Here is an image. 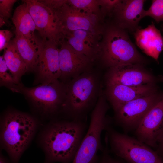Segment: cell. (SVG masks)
I'll list each match as a JSON object with an SVG mask.
<instances>
[{
  "label": "cell",
  "mask_w": 163,
  "mask_h": 163,
  "mask_svg": "<svg viewBox=\"0 0 163 163\" xmlns=\"http://www.w3.org/2000/svg\"><path fill=\"white\" fill-rule=\"evenodd\" d=\"M136 138L150 147H157L163 138V95L135 130Z\"/></svg>",
  "instance_id": "obj_12"
},
{
  "label": "cell",
  "mask_w": 163,
  "mask_h": 163,
  "mask_svg": "<svg viewBox=\"0 0 163 163\" xmlns=\"http://www.w3.org/2000/svg\"><path fill=\"white\" fill-rule=\"evenodd\" d=\"M66 88V83L57 79L32 87L21 83L12 91L22 94L33 111L42 118L51 120L60 114Z\"/></svg>",
  "instance_id": "obj_5"
},
{
  "label": "cell",
  "mask_w": 163,
  "mask_h": 163,
  "mask_svg": "<svg viewBox=\"0 0 163 163\" xmlns=\"http://www.w3.org/2000/svg\"><path fill=\"white\" fill-rule=\"evenodd\" d=\"M64 33L65 40L73 49L93 62L96 60L101 34L83 30Z\"/></svg>",
  "instance_id": "obj_16"
},
{
  "label": "cell",
  "mask_w": 163,
  "mask_h": 163,
  "mask_svg": "<svg viewBox=\"0 0 163 163\" xmlns=\"http://www.w3.org/2000/svg\"><path fill=\"white\" fill-rule=\"evenodd\" d=\"M16 0H0V27L9 24L13 7Z\"/></svg>",
  "instance_id": "obj_25"
},
{
  "label": "cell",
  "mask_w": 163,
  "mask_h": 163,
  "mask_svg": "<svg viewBox=\"0 0 163 163\" xmlns=\"http://www.w3.org/2000/svg\"><path fill=\"white\" fill-rule=\"evenodd\" d=\"M66 97L60 114L63 118L86 121L95 107L102 85L98 71L92 68L66 83Z\"/></svg>",
  "instance_id": "obj_3"
},
{
  "label": "cell",
  "mask_w": 163,
  "mask_h": 163,
  "mask_svg": "<svg viewBox=\"0 0 163 163\" xmlns=\"http://www.w3.org/2000/svg\"><path fill=\"white\" fill-rule=\"evenodd\" d=\"M22 1L27 5L41 39L43 41H49L58 46H60L65 39L64 30L53 11L39 0Z\"/></svg>",
  "instance_id": "obj_8"
},
{
  "label": "cell",
  "mask_w": 163,
  "mask_h": 163,
  "mask_svg": "<svg viewBox=\"0 0 163 163\" xmlns=\"http://www.w3.org/2000/svg\"><path fill=\"white\" fill-rule=\"evenodd\" d=\"M13 33L10 30H0V51L5 49L13 37Z\"/></svg>",
  "instance_id": "obj_27"
},
{
  "label": "cell",
  "mask_w": 163,
  "mask_h": 163,
  "mask_svg": "<svg viewBox=\"0 0 163 163\" xmlns=\"http://www.w3.org/2000/svg\"><path fill=\"white\" fill-rule=\"evenodd\" d=\"M0 163H8L6 158L1 153Z\"/></svg>",
  "instance_id": "obj_31"
},
{
  "label": "cell",
  "mask_w": 163,
  "mask_h": 163,
  "mask_svg": "<svg viewBox=\"0 0 163 163\" xmlns=\"http://www.w3.org/2000/svg\"><path fill=\"white\" fill-rule=\"evenodd\" d=\"M133 34L135 43L145 53L157 61L163 50V38L154 23L144 29H138Z\"/></svg>",
  "instance_id": "obj_18"
},
{
  "label": "cell",
  "mask_w": 163,
  "mask_h": 163,
  "mask_svg": "<svg viewBox=\"0 0 163 163\" xmlns=\"http://www.w3.org/2000/svg\"><path fill=\"white\" fill-rule=\"evenodd\" d=\"M1 147L11 163H18L40 128V120L27 113L9 108L0 118Z\"/></svg>",
  "instance_id": "obj_2"
},
{
  "label": "cell",
  "mask_w": 163,
  "mask_h": 163,
  "mask_svg": "<svg viewBox=\"0 0 163 163\" xmlns=\"http://www.w3.org/2000/svg\"><path fill=\"white\" fill-rule=\"evenodd\" d=\"M96 60L109 68L147 62L131 40L127 31L113 21L104 23Z\"/></svg>",
  "instance_id": "obj_4"
},
{
  "label": "cell",
  "mask_w": 163,
  "mask_h": 163,
  "mask_svg": "<svg viewBox=\"0 0 163 163\" xmlns=\"http://www.w3.org/2000/svg\"><path fill=\"white\" fill-rule=\"evenodd\" d=\"M59 57L61 73L59 80L65 83L92 68L93 62L75 50L65 39L60 44Z\"/></svg>",
  "instance_id": "obj_14"
},
{
  "label": "cell",
  "mask_w": 163,
  "mask_h": 163,
  "mask_svg": "<svg viewBox=\"0 0 163 163\" xmlns=\"http://www.w3.org/2000/svg\"><path fill=\"white\" fill-rule=\"evenodd\" d=\"M105 131L109 151L128 163H163L156 152L136 138L119 133L111 125Z\"/></svg>",
  "instance_id": "obj_7"
},
{
  "label": "cell",
  "mask_w": 163,
  "mask_h": 163,
  "mask_svg": "<svg viewBox=\"0 0 163 163\" xmlns=\"http://www.w3.org/2000/svg\"><path fill=\"white\" fill-rule=\"evenodd\" d=\"M163 94L156 91L137 98L114 110L116 123L126 132L135 131Z\"/></svg>",
  "instance_id": "obj_9"
},
{
  "label": "cell",
  "mask_w": 163,
  "mask_h": 163,
  "mask_svg": "<svg viewBox=\"0 0 163 163\" xmlns=\"http://www.w3.org/2000/svg\"><path fill=\"white\" fill-rule=\"evenodd\" d=\"M39 1L52 10L60 7L67 2V0H44Z\"/></svg>",
  "instance_id": "obj_29"
},
{
  "label": "cell",
  "mask_w": 163,
  "mask_h": 163,
  "mask_svg": "<svg viewBox=\"0 0 163 163\" xmlns=\"http://www.w3.org/2000/svg\"><path fill=\"white\" fill-rule=\"evenodd\" d=\"M157 151L156 152L158 155L162 159H163V138L161 142L158 144Z\"/></svg>",
  "instance_id": "obj_30"
},
{
  "label": "cell",
  "mask_w": 163,
  "mask_h": 163,
  "mask_svg": "<svg viewBox=\"0 0 163 163\" xmlns=\"http://www.w3.org/2000/svg\"><path fill=\"white\" fill-rule=\"evenodd\" d=\"M140 64H126L109 68L106 74L107 85L120 84L138 86L154 84L157 78Z\"/></svg>",
  "instance_id": "obj_13"
},
{
  "label": "cell",
  "mask_w": 163,
  "mask_h": 163,
  "mask_svg": "<svg viewBox=\"0 0 163 163\" xmlns=\"http://www.w3.org/2000/svg\"><path fill=\"white\" fill-rule=\"evenodd\" d=\"M40 39L15 36L12 41L26 64L28 72H34L37 64Z\"/></svg>",
  "instance_id": "obj_19"
},
{
  "label": "cell",
  "mask_w": 163,
  "mask_h": 163,
  "mask_svg": "<svg viewBox=\"0 0 163 163\" xmlns=\"http://www.w3.org/2000/svg\"><path fill=\"white\" fill-rule=\"evenodd\" d=\"M7 66L17 84L23 75L28 72L26 64L18 52L12 40L4 50L3 55Z\"/></svg>",
  "instance_id": "obj_21"
},
{
  "label": "cell",
  "mask_w": 163,
  "mask_h": 163,
  "mask_svg": "<svg viewBox=\"0 0 163 163\" xmlns=\"http://www.w3.org/2000/svg\"><path fill=\"white\" fill-rule=\"evenodd\" d=\"M0 83L1 86H5L11 91L18 85L9 71L3 55L0 56Z\"/></svg>",
  "instance_id": "obj_23"
},
{
  "label": "cell",
  "mask_w": 163,
  "mask_h": 163,
  "mask_svg": "<svg viewBox=\"0 0 163 163\" xmlns=\"http://www.w3.org/2000/svg\"><path fill=\"white\" fill-rule=\"evenodd\" d=\"M144 0H121L112 17L113 22L121 28L134 33L139 28L140 20L144 18Z\"/></svg>",
  "instance_id": "obj_15"
},
{
  "label": "cell",
  "mask_w": 163,
  "mask_h": 163,
  "mask_svg": "<svg viewBox=\"0 0 163 163\" xmlns=\"http://www.w3.org/2000/svg\"><path fill=\"white\" fill-rule=\"evenodd\" d=\"M121 0H98L101 12L104 18L112 17L117 5Z\"/></svg>",
  "instance_id": "obj_26"
},
{
  "label": "cell",
  "mask_w": 163,
  "mask_h": 163,
  "mask_svg": "<svg viewBox=\"0 0 163 163\" xmlns=\"http://www.w3.org/2000/svg\"><path fill=\"white\" fill-rule=\"evenodd\" d=\"M149 16L157 23L163 21V0H153L149 8L145 10L144 17Z\"/></svg>",
  "instance_id": "obj_24"
},
{
  "label": "cell",
  "mask_w": 163,
  "mask_h": 163,
  "mask_svg": "<svg viewBox=\"0 0 163 163\" xmlns=\"http://www.w3.org/2000/svg\"><path fill=\"white\" fill-rule=\"evenodd\" d=\"M67 2L76 8L85 13L95 15L104 21L98 0H67Z\"/></svg>",
  "instance_id": "obj_22"
},
{
  "label": "cell",
  "mask_w": 163,
  "mask_h": 163,
  "mask_svg": "<svg viewBox=\"0 0 163 163\" xmlns=\"http://www.w3.org/2000/svg\"><path fill=\"white\" fill-rule=\"evenodd\" d=\"M86 121L51 120L39 132L38 142L45 155L44 163H71L85 135Z\"/></svg>",
  "instance_id": "obj_1"
},
{
  "label": "cell",
  "mask_w": 163,
  "mask_h": 163,
  "mask_svg": "<svg viewBox=\"0 0 163 163\" xmlns=\"http://www.w3.org/2000/svg\"><path fill=\"white\" fill-rule=\"evenodd\" d=\"M109 109L106 97L100 95L91 112L87 133L72 163H97V152L104 149L101 142V133L111 123L106 115Z\"/></svg>",
  "instance_id": "obj_6"
},
{
  "label": "cell",
  "mask_w": 163,
  "mask_h": 163,
  "mask_svg": "<svg viewBox=\"0 0 163 163\" xmlns=\"http://www.w3.org/2000/svg\"><path fill=\"white\" fill-rule=\"evenodd\" d=\"M103 151L101 158L98 163H123V162L111 157L109 154V150L107 143Z\"/></svg>",
  "instance_id": "obj_28"
},
{
  "label": "cell",
  "mask_w": 163,
  "mask_h": 163,
  "mask_svg": "<svg viewBox=\"0 0 163 163\" xmlns=\"http://www.w3.org/2000/svg\"><path fill=\"white\" fill-rule=\"evenodd\" d=\"M58 46L49 41L40 40L38 61L34 85H39L59 79L61 75Z\"/></svg>",
  "instance_id": "obj_11"
},
{
  "label": "cell",
  "mask_w": 163,
  "mask_h": 163,
  "mask_svg": "<svg viewBox=\"0 0 163 163\" xmlns=\"http://www.w3.org/2000/svg\"><path fill=\"white\" fill-rule=\"evenodd\" d=\"M156 91L154 84L138 86L114 84L107 85L105 95L114 110L129 101Z\"/></svg>",
  "instance_id": "obj_17"
},
{
  "label": "cell",
  "mask_w": 163,
  "mask_h": 163,
  "mask_svg": "<svg viewBox=\"0 0 163 163\" xmlns=\"http://www.w3.org/2000/svg\"><path fill=\"white\" fill-rule=\"evenodd\" d=\"M60 22L64 31L83 30L101 34L104 23L97 16L76 8L67 2L53 10Z\"/></svg>",
  "instance_id": "obj_10"
},
{
  "label": "cell",
  "mask_w": 163,
  "mask_h": 163,
  "mask_svg": "<svg viewBox=\"0 0 163 163\" xmlns=\"http://www.w3.org/2000/svg\"><path fill=\"white\" fill-rule=\"evenodd\" d=\"M23 2L16 7L11 18L15 28V36L33 39L37 37L34 34L36 25L26 4Z\"/></svg>",
  "instance_id": "obj_20"
}]
</instances>
